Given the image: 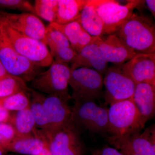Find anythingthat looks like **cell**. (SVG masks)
Wrapping results in <instances>:
<instances>
[{
    "label": "cell",
    "mask_w": 155,
    "mask_h": 155,
    "mask_svg": "<svg viewBox=\"0 0 155 155\" xmlns=\"http://www.w3.org/2000/svg\"><path fill=\"white\" fill-rule=\"evenodd\" d=\"M89 0H58V9L55 23L65 24L78 19Z\"/></svg>",
    "instance_id": "7402d4cb"
},
{
    "label": "cell",
    "mask_w": 155,
    "mask_h": 155,
    "mask_svg": "<svg viewBox=\"0 0 155 155\" xmlns=\"http://www.w3.org/2000/svg\"><path fill=\"white\" fill-rule=\"evenodd\" d=\"M0 61L10 75L19 78L25 82L31 81L41 72L40 67L18 54L1 33Z\"/></svg>",
    "instance_id": "9c48e42d"
},
{
    "label": "cell",
    "mask_w": 155,
    "mask_h": 155,
    "mask_svg": "<svg viewBox=\"0 0 155 155\" xmlns=\"http://www.w3.org/2000/svg\"><path fill=\"white\" fill-rule=\"evenodd\" d=\"M97 42L105 60L107 63H113L114 65L124 64L136 54L115 34L97 37Z\"/></svg>",
    "instance_id": "5bb4252c"
},
{
    "label": "cell",
    "mask_w": 155,
    "mask_h": 155,
    "mask_svg": "<svg viewBox=\"0 0 155 155\" xmlns=\"http://www.w3.org/2000/svg\"><path fill=\"white\" fill-rule=\"evenodd\" d=\"M11 114L0 103V123L8 122Z\"/></svg>",
    "instance_id": "4dcf8cb0"
},
{
    "label": "cell",
    "mask_w": 155,
    "mask_h": 155,
    "mask_svg": "<svg viewBox=\"0 0 155 155\" xmlns=\"http://www.w3.org/2000/svg\"><path fill=\"white\" fill-rule=\"evenodd\" d=\"M15 137V130L11 124L8 122L0 123V147L4 150Z\"/></svg>",
    "instance_id": "f1b7e54d"
},
{
    "label": "cell",
    "mask_w": 155,
    "mask_h": 155,
    "mask_svg": "<svg viewBox=\"0 0 155 155\" xmlns=\"http://www.w3.org/2000/svg\"><path fill=\"white\" fill-rule=\"evenodd\" d=\"M97 155H124L118 150L111 147H105L99 152Z\"/></svg>",
    "instance_id": "f546056e"
},
{
    "label": "cell",
    "mask_w": 155,
    "mask_h": 155,
    "mask_svg": "<svg viewBox=\"0 0 155 155\" xmlns=\"http://www.w3.org/2000/svg\"><path fill=\"white\" fill-rule=\"evenodd\" d=\"M132 101L138 110L143 125L154 117L155 111V86L147 83L136 84Z\"/></svg>",
    "instance_id": "e0dca14e"
},
{
    "label": "cell",
    "mask_w": 155,
    "mask_h": 155,
    "mask_svg": "<svg viewBox=\"0 0 155 155\" xmlns=\"http://www.w3.org/2000/svg\"><path fill=\"white\" fill-rule=\"evenodd\" d=\"M120 66L136 84L147 83L155 86V53L136 54Z\"/></svg>",
    "instance_id": "4fadbf2b"
},
{
    "label": "cell",
    "mask_w": 155,
    "mask_h": 155,
    "mask_svg": "<svg viewBox=\"0 0 155 155\" xmlns=\"http://www.w3.org/2000/svg\"><path fill=\"white\" fill-rule=\"evenodd\" d=\"M49 25L60 31L66 36L72 48L77 54L95 38L86 32L77 19L65 24L53 22Z\"/></svg>",
    "instance_id": "d6986e66"
},
{
    "label": "cell",
    "mask_w": 155,
    "mask_h": 155,
    "mask_svg": "<svg viewBox=\"0 0 155 155\" xmlns=\"http://www.w3.org/2000/svg\"><path fill=\"white\" fill-rule=\"evenodd\" d=\"M0 7L36 14L34 6L26 0H0Z\"/></svg>",
    "instance_id": "83f0119b"
},
{
    "label": "cell",
    "mask_w": 155,
    "mask_h": 155,
    "mask_svg": "<svg viewBox=\"0 0 155 155\" xmlns=\"http://www.w3.org/2000/svg\"><path fill=\"white\" fill-rule=\"evenodd\" d=\"M34 7L35 14L39 17L50 23L55 22L58 0H36Z\"/></svg>",
    "instance_id": "4316f807"
},
{
    "label": "cell",
    "mask_w": 155,
    "mask_h": 155,
    "mask_svg": "<svg viewBox=\"0 0 155 155\" xmlns=\"http://www.w3.org/2000/svg\"><path fill=\"white\" fill-rule=\"evenodd\" d=\"M4 151H5L1 147H0V155H3V152Z\"/></svg>",
    "instance_id": "e575fe53"
},
{
    "label": "cell",
    "mask_w": 155,
    "mask_h": 155,
    "mask_svg": "<svg viewBox=\"0 0 155 155\" xmlns=\"http://www.w3.org/2000/svg\"><path fill=\"white\" fill-rule=\"evenodd\" d=\"M45 40L54 61L66 64L72 63L77 56V52L72 48L66 36L50 25L46 27Z\"/></svg>",
    "instance_id": "9a60e30c"
},
{
    "label": "cell",
    "mask_w": 155,
    "mask_h": 155,
    "mask_svg": "<svg viewBox=\"0 0 155 155\" xmlns=\"http://www.w3.org/2000/svg\"><path fill=\"white\" fill-rule=\"evenodd\" d=\"M10 75L0 61V79Z\"/></svg>",
    "instance_id": "d6a6232c"
},
{
    "label": "cell",
    "mask_w": 155,
    "mask_h": 155,
    "mask_svg": "<svg viewBox=\"0 0 155 155\" xmlns=\"http://www.w3.org/2000/svg\"><path fill=\"white\" fill-rule=\"evenodd\" d=\"M140 131L125 135H112L108 141L120 150H127L139 155H155V125L147 127L143 133Z\"/></svg>",
    "instance_id": "8fae6325"
},
{
    "label": "cell",
    "mask_w": 155,
    "mask_h": 155,
    "mask_svg": "<svg viewBox=\"0 0 155 155\" xmlns=\"http://www.w3.org/2000/svg\"><path fill=\"white\" fill-rule=\"evenodd\" d=\"M31 89L19 78L9 75L0 79V100L21 91L28 92Z\"/></svg>",
    "instance_id": "d4e9b609"
},
{
    "label": "cell",
    "mask_w": 155,
    "mask_h": 155,
    "mask_svg": "<svg viewBox=\"0 0 155 155\" xmlns=\"http://www.w3.org/2000/svg\"><path fill=\"white\" fill-rule=\"evenodd\" d=\"M29 109L34 118L38 129L45 132L50 129V126L43 106L45 95L31 89L30 92Z\"/></svg>",
    "instance_id": "cb8c5ba5"
},
{
    "label": "cell",
    "mask_w": 155,
    "mask_h": 155,
    "mask_svg": "<svg viewBox=\"0 0 155 155\" xmlns=\"http://www.w3.org/2000/svg\"><path fill=\"white\" fill-rule=\"evenodd\" d=\"M70 120L80 129L95 133L108 131V109L98 106L94 101H75Z\"/></svg>",
    "instance_id": "52a82bcc"
},
{
    "label": "cell",
    "mask_w": 155,
    "mask_h": 155,
    "mask_svg": "<svg viewBox=\"0 0 155 155\" xmlns=\"http://www.w3.org/2000/svg\"><path fill=\"white\" fill-rule=\"evenodd\" d=\"M77 20L91 36L101 37L104 35L102 21L91 3L90 0L84 8Z\"/></svg>",
    "instance_id": "603a6c76"
},
{
    "label": "cell",
    "mask_w": 155,
    "mask_h": 155,
    "mask_svg": "<svg viewBox=\"0 0 155 155\" xmlns=\"http://www.w3.org/2000/svg\"><path fill=\"white\" fill-rule=\"evenodd\" d=\"M97 38L95 37L78 53L72 62L71 71L81 67H86L94 69L101 74L105 73L108 69V63L101 53L97 44Z\"/></svg>",
    "instance_id": "2e32d148"
},
{
    "label": "cell",
    "mask_w": 155,
    "mask_h": 155,
    "mask_svg": "<svg viewBox=\"0 0 155 155\" xmlns=\"http://www.w3.org/2000/svg\"><path fill=\"white\" fill-rule=\"evenodd\" d=\"M30 91H21L12 95L4 99L0 100V103L9 112L22 110L29 107Z\"/></svg>",
    "instance_id": "484cf974"
},
{
    "label": "cell",
    "mask_w": 155,
    "mask_h": 155,
    "mask_svg": "<svg viewBox=\"0 0 155 155\" xmlns=\"http://www.w3.org/2000/svg\"><path fill=\"white\" fill-rule=\"evenodd\" d=\"M8 123L14 127L17 137H27L35 135L37 129L29 107L11 114Z\"/></svg>",
    "instance_id": "44dd1931"
},
{
    "label": "cell",
    "mask_w": 155,
    "mask_h": 155,
    "mask_svg": "<svg viewBox=\"0 0 155 155\" xmlns=\"http://www.w3.org/2000/svg\"><path fill=\"white\" fill-rule=\"evenodd\" d=\"M46 71L41 72L31 81L32 89L49 96H56L69 101L68 91L70 67L66 63L54 61Z\"/></svg>",
    "instance_id": "277c9868"
},
{
    "label": "cell",
    "mask_w": 155,
    "mask_h": 155,
    "mask_svg": "<svg viewBox=\"0 0 155 155\" xmlns=\"http://www.w3.org/2000/svg\"><path fill=\"white\" fill-rule=\"evenodd\" d=\"M108 132L122 136L144 128L141 117L132 99L114 103L108 109Z\"/></svg>",
    "instance_id": "5b68a950"
},
{
    "label": "cell",
    "mask_w": 155,
    "mask_h": 155,
    "mask_svg": "<svg viewBox=\"0 0 155 155\" xmlns=\"http://www.w3.org/2000/svg\"><path fill=\"white\" fill-rule=\"evenodd\" d=\"M145 2L148 8L150 11L153 17H155V0H147Z\"/></svg>",
    "instance_id": "1f68e13d"
},
{
    "label": "cell",
    "mask_w": 155,
    "mask_h": 155,
    "mask_svg": "<svg viewBox=\"0 0 155 155\" xmlns=\"http://www.w3.org/2000/svg\"><path fill=\"white\" fill-rule=\"evenodd\" d=\"M0 17L16 31L46 44V27L35 15L26 12L16 14L0 11Z\"/></svg>",
    "instance_id": "7c38bea8"
},
{
    "label": "cell",
    "mask_w": 155,
    "mask_h": 155,
    "mask_svg": "<svg viewBox=\"0 0 155 155\" xmlns=\"http://www.w3.org/2000/svg\"><path fill=\"white\" fill-rule=\"evenodd\" d=\"M35 155H52L51 153V152H50V150H49L48 148V146L47 145L46 147L44 149L42 150L41 152L40 153L37 154Z\"/></svg>",
    "instance_id": "836d02e7"
},
{
    "label": "cell",
    "mask_w": 155,
    "mask_h": 155,
    "mask_svg": "<svg viewBox=\"0 0 155 155\" xmlns=\"http://www.w3.org/2000/svg\"><path fill=\"white\" fill-rule=\"evenodd\" d=\"M105 74V98L108 104L111 105L118 102L132 99L135 83L123 72L120 65H114L108 68Z\"/></svg>",
    "instance_id": "30bf717a"
},
{
    "label": "cell",
    "mask_w": 155,
    "mask_h": 155,
    "mask_svg": "<svg viewBox=\"0 0 155 155\" xmlns=\"http://www.w3.org/2000/svg\"><path fill=\"white\" fill-rule=\"evenodd\" d=\"M40 133L52 155H83L80 129L69 120L58 127Z\"/></svg>",
    "instance_id": "3957f363"
},
{
    "label": "cell",
    "mask_w": 155,
    "mask_h": 155,
    "mask_svg": "<svg viewBox=\"0 0 155 155\" xmlns=\"http://www.w3.org/2000/svg\"><path fill=\"white\" fill-rule=\"evenodd\" d=\"M114 34L136 54L155 53V25L145 15L133 13Z\"/></svg>",
    "instance_id": "6da1fadb"
},
{
    "label": "cell",
    "mask_w": 155,
    "mask_h": 155,
    "mask_svg": "<svg viewBox=\"0 0 155 155\" xmlns=\"http://www.w3.org/2000/svg\"><path fill=\"white\" fill-rule=\"evenodd\" d=\"M47 145L38 130L36 134L31 136L15 137L4 150L22 154L35 155L40 153Z\"/></svg>",
    "instance_id": "ffe728a7"
},
{
    "label": "cell",
    "mask_w": 155,
    "mask_h": 155,
    "mask_svg": "<svg viewBox=\"0 0 155 155\" xmlns=\"http://www.w3.org/2000/svg\"><path fill=\"white\" fill-rule=\"evenodd\" d=\"M0 33L18 54L37 67H49L54 62L45 44L16 31L1 17Z\"/></svg>",
    "instance_id": "7a4b0ae2"
},
{
    "label": "cell",
    "mask_w": 155,
    "mask_h": 155,
    "mask_svg": "<svg viewBox=\"0 0 155 155\" xmlns=\"http://www.w3.org/2000/svg\"><path fill=\"white\" fill-rule=\"evenodd\" d=\"M68 101L56 96H45L43 106L50 129L63 125L70 120L72 107L68 104Z\"/></svg>",
    "instance_id": "ac0fdd59"
},
{
    "label": "cell",
    "mask_w": 155,
    "mask_h": 155,
    "mask_svg": "<svg viewBox=\"0 0 155 155\" xmlns=\"http://www.w3.org/2000/svg\"><path fill=\"white\" fill-rule=\"evenodd\" d=\"M104 25V35L115 33L117 28L132 15L134 9L145 1L132 0L125 5L113 0H90Z\"/></svg>",
    "instance_id": "8992f818"
},
{
    "label": "cell",
    "mask_w": 155,
    "mask_h": 155,
    "mask_svg": "<svg viewBox=\"0 0 155 155\" xmlns=\"http://www.w3.org/2000/svg\"><path fill=\"white\" fill-rule=\"evenodd\" d=\"M103 84L102 74L94 69L81 67L71 71L69 85L75 101H94L101 93Z\"/></svg>",
    "instance_id": "ba28073f"
}]
</instances>
